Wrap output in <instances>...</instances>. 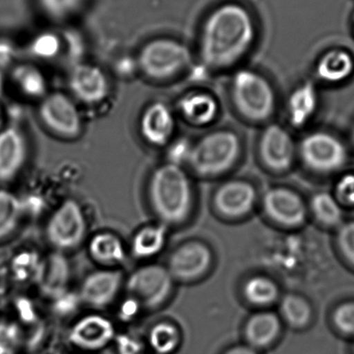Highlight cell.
I'll use <instances>...</instances> for the list:
<instances>
[{
  "instance_id": "15",
  "label": "cell",
  "mask_w": 354,
  "mask_h": 354,
  "mask_svg": "<svg viewBox=\"0 0 354 354\" xmlns=\"http://www.w3.org/2000/svg\"><path fill=\"white\" fill-rule=\"evenodd\" d=\"M263 202L267 214L281 225L295 227L306 219L304 202L291 190L285 188L269 190Z\"/></svg>"
},
{
  "instance_id": "1",
  "label": "cell",
  "mask_w": 354,
  "mask_h": 354,
  "mask_svg": "<svg viewBox=\"0 0 354 354\" xmlns=\"http://www.w3.org/2000/svg\"><path fill=\"white\" fill-rule=\"evenodd\" d=\"M254 22L237 5H225L210 14L201 37V57L211 68H225L239 61L254 42Z\"/></svg>"
},
{
  "instance_id": "38",
  "label": "cell",
  "mask_w": 354,
  "mask_h": 354,
  "mask_svg": "<svg viewBox=\"0 0 354 354\" xmlns=\"http://www.w3.org/2000/svg\"><path fill=\"white\" fill-rule=\"evenodd\" d=\"M15 53V47L11 41L0 38V72L13 63Z\"/></svg>"
},
{
  "instance_id": "41",
  "label": "cell",
  "mask_w": 354,
  "mask_h": 354,
  "mask_svg": "<svg viewBox=\"0 0 354 354\" xmlns=\"http://www.w3.org/2000/svg\"><path fill=\"white\" fill-rule=\"evenodd\" d=\"M3 72H0V130L5 128V111H3V102H1V94H3Z\"/></svg>"
},
{
  "instance_id": "6",
  "label": "cell",
  "mask_w": 354,
  "mask_h": 354,
  "mask_svg": "<svg viewBox=\"0 0 354 354\" xmlns=\"http://www.w3.org/2000/svg\"><path fill=\"white\" fill-rule=\"evenodd\" d=\"M174 279L167 267L158 264L140 267L131 273L126 288L132 298L147 308H158L171 297Z\"/></svg>"
},
{
  "instance_id": "14",
  "label": "cell",
  "mask_w": 354,
  "mask_h": 354,
  "mask_svg": "<svg viewBox=\"0 0 354 354\" xmlns=\"http://www.w3.org/2000/svg\"><path fill=\"white\" fill-rule=\"evenodd\" d=\"M28 158V142L21 130L8 126L0 130V182H9L21 171Z\"/></svg>"
},
{
  "instance_id": "33",
  "label": "cell",
  "mask_w": 354,
  "mask_h": 354,
  "mask_svg": "<svg viewBox=\"0 0 354 354\" xmlns=\"http://www.w3.org/2000/svg\"><path fill=\"white\" fill-rule=\"evenodd\" d=\"M41 262L42 260L35 252H22L14 259L12 269L19 281H28V279H37Z\"/></svg>"
},
{
  "instance_id": "10",
  "label": "cell",
  "mask_w": 354,
  "mask_h": 354,
  "mask_svg": "<svg viewBox=\"0 0 354 354\" xmlns=\"http://www.w3.org/2000/svg\"><path fill=\"white\" fill-rule=\"evenodd\" d=\"M212 262V254L206 244L203 242H185L175 248L169 259L167 268L174 281H194L208 270Z\"/></svg>"
},
{
  "instance_id": "4",
  "label": "cell",
  "mask_w": 354,
  "mask_h": 354,
  "mask_svg": "<svg viewBox=\"0 0 354 354\" xmlns=\"http://www.w3.org/2000/svg\"><path fill=\"white\" fill-rule=\"evenodd\" d=\"M138 67L150 80L163 82L181 73L192 62L189 49L173 39H155L138 53Z\"/></svg>"
},
{
  "instance_id": "13",
  "label": "cell",
  "mask_w": 354,
  "mask_h": 354,
  "mask_svg": "<svg viewBox=\"0 0 354 354\" xmlns=\"http://www.w3.org/2000/svg\"><path fill=\"white\" fill-rule=\"evenodd\" d=\"M69 86L74 96L86 104H96L109 96V80L97 66H76L70 74Z\"/></svg>"
},
{
  "instance_id": "31",
  "label": "cell",
  "mask_w": 354,
  "mask_h": 354,
  "mask_svg": "<svg viewBox=\"0 0 354 354\" xmlns=\"http://www.w3.org/2000/svg\"><path fill=\"white\" fill-rule=\"evenodd\" d=\"M281 313L290 324L297 327L304 326L312 316V310L308 301L296 295H288L283 298Z\"/></svg>"
},
{
  "instance_id": "11",
  "label": "cell",
  "mask_w": 354,
  "mask_h": 354,
  "mask_svg": "<svg viewBox=\"0 0 354 354\" xmlns=\"http://www.w3.org/2000/svg\"><path fill=\"white\" fill-rule=\"evenodd\" d=\"M115 335V326L106 317L88 315L74 323L70 330V341L80 349L95 351L109 345Z\"/></svg>"
},
{
  "instance_id": "17",
  "label": "cell",
  "mask_w": 354,
  "mask_h": 354,
  "mask_svg": "<svg viewBox=\"0 0 354 354\" xmlns=\"http://www.w3.org/2000/svg\"><path fill=\"white\" fill-rule=\"evenodd\" d=\"M256 201L254 188L248 182L231 181L217 190L214 204L227 217H239L252 210Z\"/></svg>"
},
{
  "instance_id": "23",
  "label": "cell",
  "mask_w": 354,
  "mask_h": 354,
  "mask_svg": "<svg viewBox=\"0 0 354 354\" xmlns=\"http://www.w3.org/2000/svg\"><path fill=\"white\" fill-rule=\"evenodd\" d=\"M167 225H149L136 232L132 239L131 252L136 258L149 259L158 254L167 243Z\"/></svg>"
},
{
  "instance_id": "40",
  "label": "cell",
  "mask_w": 354,
  "mask_h": 354,
  "mask_svg": "<svg viewBox=\"0 0 354 354\" xmlns=\"http://www.w3.org/2000/svg\"><path fill=\"white\" fill-rule=\"evenodd\" d=\"M223 354H258L256 349L248 345L234 346Z\"/></svg>"
},
{
  "instance_id": "20",
  "label": "cell",
  "mask_w": 354,
  "mask_h": 354,
  "mask_svg": "<svg viewBox=\"0 0 354 354\" xmlns=\"http://www.w3.org/2000/svg\"><path fill=\"white\" fill-rule=\"evenodd\" d=\"M179 111L184 119L196 126L210 124L218 111L216 101L205 93H190L179 101Z\"/></svg>"
},
{
  "instance_id": "2",
  "label": "cell",
  "mask_w": 354,
  "mask_h": 354,
  "mask_svg": "<svg viewBox=\"0 0 354 354\" xmlns=\"http://www.w3.org/2000/svg\"><path fill=\"white\" fill-rule=\"evenodd\" d=\"M148 196L153 211L163 225H180L189 216L192 184L180 165L169 162L157 167L149 181Z\"/></svg>"
},
{
  "instance_id": "42",
  "label": "cell",
  "mask_w": 354,
  "mask_h": 354,
  "mask_svg": "<svg viewBox=\"0 0 354 354\" xmlns=\"http://www.w3.org/2000/svg\"><path fill=\"white\" fill-rule=\"evenodd\" d=\"M353 138H354V132H353Z\"/></svg>"
},
{
  "instance_id": "39",
  "label": "cell",
  "mask_w": 354,
  "mask_h": 354,
  "mask_svg": "<svg viewBox=\"0 0 354 354\" xmlns=\"http://www.w3.org/2000/svg\"><path fill=\"white\" fill-rule=\"evenodd\" d=\"M140 304H138V301H136L134 298H130V300H128L127 302L124 304L123 308H122V315L125 318L129 319L131 318L132 316L136 314L138 312V308H140Z\"/></svg>"
},
{
  "instance_id": "18",
  "label": "cell",
  "mask_w": 354,
  "mask_h": 354,
  "mask_svg": "<svg viewBox=\"0 0 354 354\" xmlns=\"http://www.w3.org/2000/svg\"><path fill=\"white\" fill-rule=\"evenodd\" d=\"M263 160L271 169L283 171L291 165L294 145L291 136L279 126H269L261 140Z\"/></svg>"
},
{
  "instance_id": "29",
  "label": "cell",
  "mask_w": 354,
  "mask_h": 354,
  "mask_svg": "<svg viewBox=\"0 0 354 354\" xmlns=\"http://www.w3.org/2000/svg\"><path fill=\"white\" fill-rule=\"evenodd\" d=\"M244 294L248 301L258 306H265L277 299L279 290L271 279L264 277H254L245 283Z\"/></svg>"
},
{
  "instance_id": "35",
  "label": "cell",
  "mask_w": 354,
  "mask_h": 354,
  "mask_svg": "<svg viewBox=\"0 0 354 354\" xmlns=\"http://www.w3.org/2000/svg\"><path fill=\"white\" fill-rule=\"evenodd\" d=\"M337 243L344 256L354 265V221L341 227L337 235Z\"/></svg>"
},
{
  "instance_id": "32",
  "label": "cell",
  "mask_w": 354,
  "mask_h": 354,
  "mask_svg": "<svg viewBox=\"0 0 354 354\" xmlns=\"http://www.w3.org/2000/svg\"><path fill=\"white\" fill-rule=\"evenodd\" d=\"M86 0H38L41 9L53 19L62 20L80 11Z\"/></svg>"
},
{
  "instance_id": "16",
  "label": "cell",
  "mask_w": 354,
  "mask_h": 354,
  "mask_svg": "<svg viewBox=\"0 0 354 354\" xmlns=\"http://www.w3.org/2000/svg\"><path fill=\"white\" fill-rule=\"evenodd\" d=\"M140 134L148 144L162 147L169 144L175 132V119L165 103L149 105L140 122Z\"/></svg>"
},
{
  "instance_id": "25",
  "label": "cell",
  "mask_w": 354,
  "mask_h": 354,
  "mask_svg": "<svg viewBox=\"0 0 354 354\" xmlns=\"http://www.w3.org/2000/svg\"><path fill=\"white\" fill-rule=\"evenodd\" d=\"M317 93L314 86L306 84L294 91L289 100V115L292 125L304 126L317 109Z\"/></svg>"
},
{
  "instance_id": "36",
  "label": "cell",
  "mask_w": 354,
  "mask_h": 354,
  "mask_svg": "<svg viewBox=\"0 0 354 354\" xmlns=\"http://www.w3.org/2000/svg\"><path fill=\"white\" fill-rule=\"evenodd\" d=\"M335 192L339 202L354 205V174H347L339 178Z\"/></svg>"
},
{
  "instance_id": "8",
  "label": "cell",
  "mask_w": 354,
  "mask_h": 354,
  "mask_svg": "<svg viewBox=\"0 0 354 354\" xmlns=\"http://www.w3.org/2000/svg\"><path fill=\"white\" fill-rule=\"evenodd\" d=\"M39 115L44 125L57 136L74 138L82 132V117L75 103L63 93H53L43 98Z\"/></svg>"
},
{
  "instance_id": "21",
  "label": "cell",
  "mask_w": 354,
  "mask_h": 354,
  "mask_svg": "<svg viewBox=\"0 0 354 354\" xmlns=\"http://www.w3.org/2000/svg\"><path fill=\"white\" fill-rule=\"evenodd\" d=\"M88 252L93 260L105 266H115L125 261L126 250L123 242L111 232H100L91 238Z\"/></svg>"
},
{
  "instance_id": "37",
  "label": "cell",
  "mask_w": 354,
  "mask_h": 354,
  "mask_svg": "<svg viewBox=\"0 0 354 354\" xmlns=\"http://www.w3.org/2000/svg\"><path fill=\"white\" fill-rule=\"evenodd\" d=\"M59 48V42L57 37L53 35H45L37 39L34 44V51L41 57H53L57 55Z\"/></svg>"
},
{
  "instance_id": "22",
  "label": "cell",
  "mask_w": 354,
  "mask_h": 354,
  "mask_svg": "<svg viewBox=\"0 0 354 354\" xmlns=\"http://www.w3.org/2000/svg\"><path fill=\"white\" fill-rule=\"evenodd\" d=\"M281 330L279 319L272 313H260L248 321L245 337L248 346L254 349L268 347L277 339Z\"/></svg>"
},
{
  "instance_id": "43",
  "label": "cell",
  "mask_w": 354,
  "mask_h": 354,
  "mask_svg": "<svg viewBox=\"0 0 354 354\" xmlns=\"http://www.w3.org/2000/svg\"><path fill=\"white\" fill-rule=\"evenodd\" d=\"M353 30H354V26H353Z\"/></svg>"
},
{
  "instance_id": "3",
  "label": "cell",
  "mask_w": 354,
  "mask_h": 354,
  "mask_svg": "<svg viewBox=\"0 0 354 354\" xmlns=\"http://www.w3.org/2000/svg\"><path fill=\"white\" fill-rule=\"evenodd\" d=\"M239 149V140L233 132H213L192 147L187 161L194 173L212 177L225 173L234 165Z\"/></svg>"
},
{
  "instance_id": "24",
  "label": "cell",
  "mask_w": 354,
  "mask_h": 354,
  "mask_svg": "<svg viewBox=\"0 0 354 354\" xmlns=\"http://www.w3.org/2000/svg\"><path fill=\"white\" fill-rule=\"evenodd\" d=\"M353 70L354 61L349 53L344 50H333L319 61L317 75L324 82L337 84L347 80Z\"/></svg>"
},
{
  "instance_id": "34",
  "label": "cell",
  "mask_w": 354,
  "mask_h": 354,
  "mask_svg": "<svg viewBox=\"0 0 354 354\" xmlns=\"http://www.w3.org/2000/svg\"><path fill=\"white\" fill-rule=\"evenodd\" d=\"M333 322L341 333L354 335V302L341 304L335 310Z\"/></svg>"
},
{
  "instance_id": "19",
  "label": "cell",
  "mask_w": 354,
  "mask_h": 354,
  "mask_svg": "<svg viewBox=\"0 0 354 354\" xmlns=\"http://www.w3.org/2000/svg\"><path fill=\"white\" fill-rule=\"evenodd\" d=\"M70 277L69 261L61 252H53L41 262L36 281L43 294L57 298L65 293Z\"/></svg>"
},
{
  "instance_id": "12",
  "label": "cell",
  "mask_w": 354,
  "mask_h": 354,
  "mask_svg": "<svg viewBox=\"0 0 354 354\" xmlns=\"http://www.w3.org/2000/svg\"><path fill=\"white\" fill-rule=\"evenodd\" d=\"M123 283V273L115 269H104L88 274L80 287V299L96 308L109 306L119 294Z\"/></svg>"
},
{
  "instance_id": "9",
  "label": "cell",
  "mask_w": 354,
  "mask_h": 354,
  "mask_svg": "<svg viewBox=\"0 0 354 354\" xmlns=\"http://www.w3.org/2000/svg\"><path fill=\"white\" fill-rule=\"evenodd\" d=\"M300 153L310 169L321 173L337 171L347 159L344 145L335 136L324 132L306 136L302 140Z\"/></svg>"
},
{
  "instance_id": "5",
  "label": "cell",
  "mask_w": 354,
  "mask_h": 354,
  "mask_svg": "<svg viewBox=\"0 0 354 354\" xmlns=\"http://www.w3.org/2000/svg\"><path fill=\"white\" fill-rule=\"evenodd\" d=\"M233 98L238 111L252 121H264L274 109V94L259 74L242 70L233 80Z\"/></svg>"
},
{
  "instance_id": "30",
  "label": "cell",
  "mask_w": 354,
  "mask_h": 354,
  "mask_svg": "<svg viewBox=\"0 0 354 354\" xmlns=\"http://www.w3.org/2000/svg\"><path fill=\"white\" fill-rule=\"evenodd\" d=\"M312 209L318 221L324 225H337L343 217L339 201L326 192H320L313 198Z\"/></svg>"
},
{
  "instance_id": "7",
  "label": "cell",
  "mask_w": 354,
  "mask_h": 354,
  "mask_svg": "<svg viewBox=\"0 0 354 354\" xmlns=\"http://www.w3.org/2000/svg\"><path fill=\"white\" fill-rule=\"evenodd\" d=\"M86 216L76 201L62 203L49 217L46 225V237L59 250H73L82 244L86 237Z\"/></svg>"
},
{
  "instance_id": "27",
  "label": "cell",
  "mask_w": 354,
  "mask_h": 354,
  "mask_svg": "<svg viewBox=\"0 0 354 354\" xmlns=\"http://www.w3.org/2000/svg\"><path fill=\"white\" fill-rule=\"evenodd\" d=\"M21 200L9 190L0 189V241L11 236L21 221Z\"/></svg>"
},
{
  "instance_id": "26",
  "label": "cell",
  "mask_w": 354,
  "mask_h": 354,
  "mask_svg": "<svg viewBox=\"0 0 354 354\" xmlns=\"http://www.w3.org/2000/svg\"><path fill=\"white\" fill-rule=\"evenodd\" d=\"M11 74L12 82L26 96L30 98H41L46 94V78L35 66L30 64L15 66Z\"/></svg>"
},
{
  "instance_id": "28",
  "label": "cell",
  "mask_w": 354,
  "mask_h": 354,
  "mask_svg": "<svg viewBox=\"0 0 354 354\" xmlns=\"http://www.w3.org/2000/svg\"><path fill=\"white\" fill-rule=\"evenodd\" d=\"M149 343L158 354H171L181 343V331L173 322H158L149 333Z\"/></svg>"
}]
</instances>
